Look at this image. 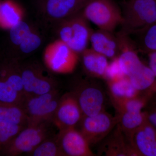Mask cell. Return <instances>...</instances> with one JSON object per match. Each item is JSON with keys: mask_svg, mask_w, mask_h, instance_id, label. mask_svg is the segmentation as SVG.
<instances>
[{"mask_svg": "<svg viewBox=\"0 0 156 156\" xmlns=\"http://www.w3.org/2000/svg\"><path fill=\"white\" fill-rule=\"evenodd\" d=\"M60 97L58 89L41 95H23L20 105L27 117L28 126L53 124Z\"/></svg>", "mask_w": 156, "mask_h": 156, "instance_id": "obj_1", "label": "cell"}, {"mask_svg": "<svg viewBox=\"0 0 156 156\" xmlns=\"http://www.w3.org/2000/svg\"><path fill=\"white\" fill-rule=\"evenodd\" d=\"M122 14V34L142 32L156 23V0H130Z\"/></svg>", "mask_w": 156, "mask_h": 156, "instance_id": "obj_2", "label": "cell"}, {"mask_svg": "<svg viewBox=\"0 0 156 156\" xmlns=\"http://www.w3.org/2000/svg\"><path fill=\"white\" fill-rule=\"evenodd\" d=\"M53 124L28 126L23 128L0 150V156H17L27 154L49 136L53 135Z\"/></svg>", "mask_w": 156, "mask_h": 156, "instance_id": "obj_3", "label": "cell"}, {"mask_svg": "<svg viewBox=\"0 0 156 156\" xmlns=\"http://www.w3.org/2000/svg\"><path fill=\"white\" fill-rule=\"evenodd\" d=\"M24 95H42L58 89V83L49 71L36 61L20 62Z\"/></svg>", "mask_w": 156, "mask_h": 156, "instance_id": "obj_4", "label": "cell"}, {"mask_svg": "<svg viewBox=\"0 0 156 156\" xmlns=\"http://www.w3.org/2000/svg\"><path fill=\"white\" fill-rule=\"evenodd\" d=\"M82 10L87 20L109 32L114 30L122 20V12L112 0H87Z\"/></svg>", "mask_w": 156, "mask_h": 156, "instance_id": "obj_5", "label": "cell"}, {"mask_svg": "<svg viewBox=\"0 0 156 156\" xmlns=\"http://www.w3.org/2000/svg\"><path fill=\"white\" fill-rule=\"evenodd\" d=\"M58 25L60 41L77 54L87 49L92 32L82 13L79 12L65 20Z\"/></svg>", "mask_w": 156, "mask_h": 156, "instance_id": "obj_6", "label": "cell"}, {"mask_svg": "<svg viewBox=\"0 0 156 156\" xmlns=\"http://www.w3.org/2000/svg\"><path fill=\"white\" fill-rule=\"evenodd\" d=\"M119 122L118 116H114L105 110L92 116L83 115L78 124L79 130L89 145H95L102 141Z\"/></svg>", "mask_w": 156, "mask_h": 156, "instance_id": "obj_7", "label": "cell"}, {"mask_svg": "<svg viewBox=\"0 0 156 156\" xmlns=\"http://www.w3.org/2000/svg\"><path fill=\"white\" fill-rule=\"evenodd\" d=\"M72 92L75 95L83 115L92 116L105 110L104 93L97 85L82 81Z\"/></svg>", "mask_w": 156, "mask_h": 156, "instance_id": "obj_8", "label": "cell"}, {"mask_svg": "<svg viewBox=\"0 0 156 156\" xmlns=\"http://www.w3.org/2000/svg\"><path fill=\"white\" fill-rule=\"evenodd\" d=\"M77 55L59 40L48 48L44 58L45 64L50 70L59 73H69L76 67Z\"/></svg>", "mask_w": 156, "mask_h": 156, "instance_id": "obj_9", "label": "cell"}, {"mask_svg": "<svg viewBox=\"0 0 156 156\" xmlns=\"http://www.w3.org/2000/svg\"><path fill=\"white\" fill-rule=\"evenodd\" d=\"M9 39L13 49L17 50L15 58L17 52L22 55L33 53L40 48L42 42L41 37L27 22L22 20L9 29Z\"/></svg>", "mask_w": 156, "mask_h": 156, "instance_id": "obj_10", "label": "cell"}, {"mask_svg": "<svg viewBox=\"0 0 156 156\" xmlns=\"http://www.w3.org/2000/svg\"><path fill=\"white\" fill-rule=\"evenodd\" d=\"M83 116L75 95L70 92L60 97L53 123L58 130L73 128L79 124Z\"/></svg>", "mask_w": 156, "mask_h": 156, "instance_id": "obj_11", "label": "cell"}, {"mask_svg": "<svg viewBox=\"0 0 156 156\" xmlns=\"http://www.w3.org/2000/svg\"><path fill=\"white\" fill-rule=\"evenodd\" d=\"M63 156H94L90 145L76 127L59 130L56 134Z\"/></svg>", "mask_w": 156, "mask_h": 156, "instance_id": "obj_12", "label": "cell"}, {"mask_svg": "<svg viewBox=\"0 0 156 156\" xmlns=\"http://www.w3.org/2000/svg\"><path fill=\"white\" fill-rule=\"evenodd\" d=\"M87 0H43L41 12L48 21L59 23L79 13Z\"/></svg>", "mask_w": 156, "mask_h": 156, "instance_id": "obj_13", "label": "cell"}, {"mask_svg": "<svg viewBox=\"0 0 156 156\" xmlns=\"http://www.w3.org/2000/svg\"><path fill=\"white\" fill-rule=\"evenodd\" d=\"M98 153L107 156H138L118 124L103 140Z\"/></svg>", "mask_w": 156, "mask_h": 156, "instance_id": "obj_14", "label": "cell"}, {"mask_svg": "<svg viewBox=\"0 0 156 156\" xmlns=\"http://www.w3.org/2000/svg\"><path fill=\"white\" fill-rule=\"evenodd\" d=\"M130 141L138 156H156V128L147 120L134 132Z\"/></svg>", "mask_w": 156, "mask_h": 156, "instance_id": "obj_15", "label": "cell"}, {"mask_svg": "<svg viewBox=\"0 0 156 156\" xmlns=\"http://www.w3.org/2000/svg\"><path fill=\"white\" fill-rule=\"evenodd\" d=\"M111 32L101 30L93 32L90 36L92 49L107 58H114L120 50L119 40L112 35Z\"/></svg>", "mask_w": 156, "mask_h": 156, "instance_id": "obj_16", "label": "cell"}, {"mask_svg": "<svg viewBox=\"0 0 156 156\" xmlns=\"http://www.w3.org/2000/svg\"><path fill=\"white\" fill-rule=\"evenodd\" d=\"M84 69L88 73L96 77H105L108 65L107 58L93 49H86L82 53Z\"/></svg>", "mask_w": 156, "mask_h": 156, "instance_id": "obj_17", "label": "cell"}, {"mask_svg": "<svg viewBox=\"0 0 156 156\" xmlns=\"http://www.w3.org/2000/svg\"><path fill=\"white\" fill-rule=\"evenodd\" d=\"M118 125L126 137L130 140L134 133L147 121L144 112H117Z\"/></svg>", "mask_w": 156, "mask_h": 156, "instance_id": "obj_18", "label": "cell"}, {"mask_svg": "<svg viewBox=\"0 0 156 156\" xmlns=\"http://www.w3.org/2000/svg\"><path fill=\"white\" fill-rule=\"evenodd\" d=\"M128 78L134 88L140 93L145 92L147 94H152L151 89L156 78L149 66L144 65L139 70Z\"/></svg>", "mask_w": 156, "mask_h": 156, "instance_id": "obj_19", "label": "cell"}, {"mask_svg": "<svg viewBox=\"0 0 156 156\" xmlns=\"http://www.w3.org/2000/svg\"><path fill=\"white\" fill-rule=\"evenodd\" d=\"M110 95L111 98L127 99L140 95L133 87L128 77L115 81H108Z\"/></svg>", "mask_w": 156, "mask_h": 156, "instance_id": "obj_20", "label": "cell"}, {"mask_svg": "<svg viewBox=\"0 0 156 156\" xmlns=\"http://www.w3.org/2000/svg\"><path fill=\"white\" fill-rule=\"evenodd\" d=\"M0 120L27 127L28 121L20 104L0 103Z\"/></svg>", "mask_w": 156, "mask_h": 156, "instance_id": "obj_21", "label": "cell"}, {"mask_svg": "<svg viewBox=\"0 0 156 156\" xmlns=\"http://www.w3.org/2000/svg\"><path fill=\"white\" fill-rule=\"evenodd\" d=\"M16 3L11 0L0 1V26L10 29L21 20Z\"/></svg>", "mask_w": 156, "mask_h": 156, "instance_id": "obj_22", "label": "cell"}, {"mask_svg": "<svg viewBox=\"0 0 156 156\" xmlns=\"http://www.w3.org/2000/svg\"><path fill=\"white\" fill-rule=\"evenodd\" d=\"M152 96L144 94L127 99L111 98L112 103L117 112H121L141 111Z\"/></svg>", "mask_w": 156, "mask_h": 156, "instance_id": "obj_23", "label": "cell"}, {"mask_svg": "<svg viewBox=\"0 0 156 156\" xmlns=\"http://www.w3.org/2000/svg\"><path fill=\"white\" fill-rule=\"evenodd\" d=\"M27 155L63 156L58 145L56 134H53L44 140L32 151Z\"/></svg>", "mask_w": 156, "mask_h": 156, "instance_id": "obj_24", "label": "cell"}, {"mask_svg": "<svg viewBox=\"0 0 156 156\" xmlns=\"http://www.w3.org/2000/svg\"><path fill=\"white\" fill-rule=\"evenodd\" d=\"M25 127L0 120V150Z\"/></svg>", "mask_w": 156, "mask_h": 156, "instance_id": "obj_25", "label": "cell"}, {"mask_svg": "<svg viewBox=\"0 0 156 156\" xmlns=\"http://www.w3.org/2000/svg\"><path fill=\"white\" fill-rule=\"evenodd\" d=\"M23 96L11 85L0 80V103L20 104Z\"/></svg>", "mask_w": 156, "mask_h": 156, "instance_id": "obj_26", "label": "cell"}, {"mask_svg": "<svg viewBox=\"0 0 156 156\" xmlns=\"http://www.w3.org/2000/svg\"><path fill=\"white\" fill-rule=\"evenodd\" d=\"M143 48L148 52L156 51V23L142 32Z\"/></svg>", "mask_w": 156, "mask_h": 156, "instance_id": "obj_27", "label": "cell"}, {"mask_svg": "<svg viewBox=\"0 0 156 156\" xmlns=\"http://www.w3.org/2000/svg\"><path fill=\"white\" fill-rule=\"evenodd\" d=\"M125 76L120 67L117 57L113 58L112 61L108 64L105 78L108 81H115Z\"/></svg>", "mask_w": 156, "mask_h": 156, "instance_id": "obj_28", "label": "cell"}, {"mask_svg": "<svg viewBox=\"0 0 156 156\" xmlns=\"http://www.w3.org/2000/svg\"><path fill=\"white\" fill-rule=\"evenodd\" d=\"M144 112L147 122L156 128V100L152 104L147 110Z\"/></svg>", "mask_w": 156, "mask_h": 156, "instance_id": "obj_29", "label": "cell"}, {"mask_svg": "<svg viewBox=\"0 0 156 156\" xmlns=\"http://www.w3.org/2000/svg\"><path fill=\"white\" fill-rule=\"evenodd\" d=\"M149 53V67L156 76V51H151Z\"/></svg>", "mask_w": 156, "mask_h": 156, "instance_id": "obj_30", "label": "cell"}, {"mask_svg": "<svg viewBox=\"0 0 156 156\" xmlns=\"http://www.w3.org/2000/svg\"><path fill=\"white\" fill-rule=\"evenodd\" d=\"M0 1H1V0H0Z\"/></svg>", "mask_w": 156, "mask_h": 156, "instance_id": "obj_31", "label": "cell"}]
</instances>
